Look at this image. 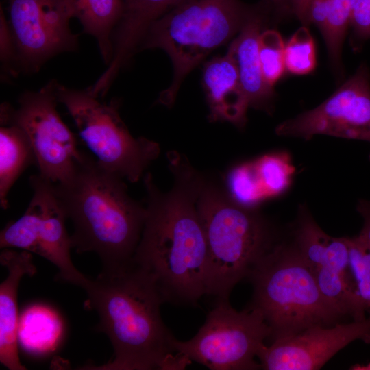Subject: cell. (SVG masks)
<instances>
[{"label":"cell","mask_w":370,"mask_h":370,"mask_svg":"<svg viewBox=\"0 0 370 370\" xmlns=\"http://www.w3.org/2000/svg\"><path fill=\"white\" fill-rule=\"evenodd\" d=\"M184 0H123V14L112 36V58L99 77L111 86L121 69L131 58L151 25Z\"/></svg>","instance_id":"cell-17"},{"label":"cell","mask_w":370,"mask_h":370,"mask_svg":"<svg viewBox=\"0 0 370 370\" xmlns=\"http://www.w3.org/2000/svg\"><path fill=\"white\" fill-rule=\"evenodd\" d=\"M0 40H1V62L9 69V71L14 73L12 68L13 62H17L16 51L13 40L10 26L1 8Z\"/></svg>","instance_id":"cell-29"},{"label":"cell","mask_w":370,"mask_h":370,"mask_svg":"<svg viewBox=\"0 0 370 370\" xmlns=\"http://www.w3.org/2000/svg\"><path fill=\"white\" fill-rule=\"evenodd\" d=\"M10 29L17 62L36 71L50 58L74 51L77 36L71 32V0H8Z\"/></svg>","instance_id":"cell-11"},{"label":"cell","mask_w":370,"mask_h":370,"mask_svg":"<svg viewBox=\"0 0 370 370\" xmlns=\"http://www.w3.org/2000/svg\"><path fill=\"white\" fill-rule=\"evenodd\" d=\"M330 10V0H311L308 11L309 24H314L323 35Z\"/></svg>","instance_id":"cell-30"},{"label":"cell","mask_w":370,"mask_h":370,"mask_svg":"<svg viewBox=\"0 0 370 370\" xmlns=\"http://www.w3.org/2000/svg\"><path fill=\"white\" fill-rule=\"evenodd\" d=\"M56 83L51 80L38 91L24 92L16 109L8 103L1 104L0 113V121L14 123L25 131L38 174L53 184L71 175L82 153L56 110Z\"/></svg>","instance_id":"cell-10"},{"label":"cell","mask_w":370,"mask_h":370,"mask_svg":"<svg viewBox=\"0 0 370 370\" xmlns=\"http://www.w3.org/2000/svg\"><path fill=\"white\" fill-rule=\"evenodd\" d=\"M84 290L86 306L97 312L96 328L110 340L114 357L81 369L182 370L192 362L175 349L176 338L160 315L164 302L153 282L132 260L103 267Z\"/></svg>","instance_id":"cell-2"},{"label":"cell","mask_w":370,"mask_h":370,"mask_svg":"<svg viewBox=\"0 0 370 370\" xmlns=\"http://www.w3.org/2000/svg\"><path fill=\"white\" fill-rule=\"evenodd\" d=\"M29 184L33 190L30 202L18 219L1 230L0 247L36 254L58 268V280L84 289L90 279L71 260V236L66 228L67 217L54 184L37 174L29 177Z\"/></svg>","instance_id":"cell-9"},{"label":"cell","mask_w":370,"mask_h":370,"mask_svg":"<svg viewBox=\"0 0 370 370\" xmlns=\"http://www.w3.org/2000/svg\"><path fill=\"white\" fill-rule=\"evenodd\" d=\"M285 43L281 34L274 29L261 32L258 39V55L261 70L267 84L273 88L282 77Z\"/></svg>","instance_id":"cell-25"},{"label":"cell","mask_w":370,"mask_h":370,"mask_svg":"<svg viewBox=\"0 0 370 370\" xmlns=\"http://www.w3.org/2000/svg\"><path fill=\"white\" fill-rule=\"evenodd\" d=\"M349 26L358 38L370 39V0H353Z\"/></svg>","instance_id":"cell-28"},{"label":"cell","mask_w":370,"mask_h":370,"mask_svg":"<svg viewBox=\"0 0 370 370\" xmlns=\"http://www.w3.org/2000/svg\"><path fill=\"white\" fill-rule=\"evenodd\" d=\"M295 169L288 153H269L233 168L227 175V190L240 204L257 208L289 188Z\"/></svg>","instance_id":"cell-14"},{"label":"cell","mask_w":370,"mask_h":370,"mask_svg":"<svg viewBox=\"0 0 370 370\" xmlns=\"http://www.w3.org/2000/svg\"><path fill=\"white\" fill-rule=\"evenodd\" d=\"M271 335L258 309L237 311L229 299H218L197 333L186 341L175 339V347L191 362L211 370L258 369L261 365L254 358Z\"/></svg>","instance_id":"cell-8"},{"label":"cell","mask_w":370,"mask_h":370,"mask_svg":"<svg viewBox=\"0 0 370 370\" xmlns=\"http://www.w3.org/2000/svg\"><path fill=\"white\" fill-rule=\"evenodd\" d=\"M58 102L64 105L79 136L97 161L132 183L138 182L158 158V143L134 137L121 119L119 101L101 102L87 89L76 90L56 83Z\"/></svg>","instance_id":"cell-7"},{"label":"cell","mask_w":370,"mask_h":370,"mask_svg":"<svg viewBox=\"0 0 370 370\" xmlns=\"http://www.w3.org/2000/svg\"><path fill=\"white\" fill-rule=\"evenodd\" d=\"M284 64L288 73L296 75H308L315 69V44L306 26L299 28L285 44Z\"/></svg>","instance_id":"cell-24"},{"label":"cell","mask_w":370,"mask_h":370,"mask_svg":"<svg viewBox=\"0 0 370 370\" xmlns=\"http://www.w3.org/2000/svg\"><path fill=\"white\" fill-rule=\"evenodd\" d=\"M279 136L324 134L370 143V75L365 64L319 106L279 124Z\"/></svg>","instance_id":"cell-12"},{"label":"cell","mask_w":370,"mask_h":370,"mask_svg":"<svg viewBox=\"0 0 370 370\" xmlns=\"http://www.w3.org/2000/svg\"><path fill=\"white\" fill-rule=\"evenodd\" d=\"M364 219L363 227L357 237L358 241L370 251V201L360 200L356 208Z\"/></svg>","instance_id":"cell-31"},{"label":"cell","mask_w":370,"mask_h":370,"mask_svg":"<svg viewBox=\"0 0 370 370\" xmlns=\"http://www.w3.org/2000/svg\"><path fill=\"white\" fill-rule=\"evenodd\" d=\"M272 0H261L252 5L251 12L230 45L227 53L234 60L249 107L269 109L273 88L265 82L258 55V39L270 15L275 12Z\"/></svg>","instance_id":"cell-15"},{"label":"cell","mask_w":370,"mask_h":370,"mask_svg":"<svg viewBox=\"0 0 370 370\" xmlns=\"http://www.w3.org/2000/svg\"><path fill=\"white\" fill-rule=\"evenodd\" d=\"M349 269L356 290L367 308H370V251L357 237L348 238Z\"/></svg>","instance_id":"cell-27"},{"label":"cell","mask_w":370,"mask_h":370,"mask_svg":"<svg viewBox=\"0 0 370 370\" xmlns=\"http://www.w3.org/2000/svg\"><path fill=\"white\" fill-rule=\"evenodd\" d=\"M251 8L240 0H184L151 25L143 48L163 49L173 65L172 83L161 92L160 103H173L186 75L241 31Z\"/></svg>","instance_id":"cell-5"},{"label":"cell","mask_w":370,"mask_h":370,"mask_svg":"<svg viewBox=\"0 0 370 370\" xmlns=\"http://www.w3.org/2000/svg\"><path fill=\"white\" fill-rule=\"evenodd\" d=\"M62 332L58 314L48 306H29L19 317L18 341L27 352L41 354L52 351Z\"/></svg>","instance_id":"cell-22"},{"label":"cell","mask_w":370,"mask_h":370,"mask_svg":"<svg viewBox=\"0 0 370 370\" xmlns=\"http://www.w3.org/2000/svg\"><path fill=\"white\" fill-rule=\"evenodd\" d=\"M353 0H330V10L323 34L328 55L335 66L340 64L341 48L348 27Z\"/></svg>","instance_id":"cell-26"},{"label":"cell","mask_w":370,"mask_h":370,"mask_svg":"<svg viewBox=\"0 0 370 370\" xmlns=\"http://www.w3.org/2000/svg\"><path fill=\"white\" fill-rule=\"evenodd\" d=\"M203 84L210 121H226L238 127H243L249 105L236 66L227 53L205 64Z\"/></svg>","instance_id":"cell-18"},{"label":"cell","mask_w":370,"mask_h":370,"mask_svg":"<svg viewBox=\"0 0 370 370\" xmlns=\"http://www.w3.org/2000/svg\"><path fill=\"white\" fill-rule=\"evenodd\" d=\"M248 278L254 287L250 306L262 314L273 341L314 325L331 326L342 317L321 295L294 245L277 244Z\"/></svg>","instance_id":"cell-6"},{"label":"cell","mask_w":370,"mask_h":370,"mask_svg":"<svg viewBox=\"0 0 370 370\" xmlns=\"http://www.w3.org/2000/svg\"><path fill=\"white\" fill-rule=\"evenodd\" d=\"M349 267L324 265L314 272L319 291L328 304L341 317L350 316L354 321L366 318L368 309L356 285L348 277Z\"/></svg>","instance_id":"cell-21"},{"label":"cell","mask_w":370,"mask_h":370,"mask_svg":"<svg viewBox=\"0 0 370 370\" xmlns=\"http://www.w3.org/2000/svg\"><path fill=\"white\" fill-rule=\"evenodd\" d=\"M173 184L162 192L144 177L146 216L132 261L153 282L163 302L195 306L206 295L208 244L197 201L204 180L187 158L167 154Z\"/></svg>","instance_id":"cell-1"},{"label":"cell","mask_w":370,"mask_h":370,"mask_svg":"<svg viewBox=\"0 0 370 370\" xmlns=\"http://www.w3.org/2000/svg\"><path fill=\"white\" fill-rule=\"evenodd\" d=\"M197 207L208 244L206 295L229 299L235 285L278 244L273 229L257 208L240 204L205 177Z\"/></svg>","instance_id":"cell-4"},{"label":"cell","mask_w":370,"mask_h":370,"mask_svg":"<svg viewBox=\"0 0 370 370\" xmlns=\"http://www.w3.org/2000/svg\"><path fill=\"white\" fill-rule=\"evenodd\" d=\"M311 0H291V10L304 24L309 25L308 11Z\"/></svg>","instance_id":"cell-32"},{"label":"cell","mask_w":370,"mask_h":370,"mask_svg":"<svg viewBox=\"0 0 370 370\" xmlns=\"http://www.w3.org/2000/svg\"><path fill=\"white\" fill-rule=\"evenodd\" d=\"M36 158L25 131L17 124L1 121L0 127V204L8 208V193L23 171Z\"/></svg>","instance_id":"cell-19"},{"label":"cell","mask_w":370,"mask_h":370,"mask_svg":"<svg viewBox=\"0 0 370 370\" xmlns=\"http://www.w3.org/2000/svg\"><path fill=\"white\" fill-rule=\"evenodd\" d=\"M335 240L319 227L306 206L299 207L294 245L313 273L325 264Z\"/></svg>","instance_id":"cell-23"},{"label":"cell","mask_w":370,"mask_h":370,"mask_svg":"<svg viewBox=\"0 0 370 370\" xmlns=\"http://www.w3.org/2000/svg\"><path fill=\"white\" fill-rule=\"evenodd\" d=\"M74 17L84 32L95 38L102 58L108 65L112 58V36L123 14V0H71Z\"/></svg>","instance_id":"cell-20"},{"label":"cell","mask_w":370,"mask_h":370,"mask_svg":"<svg viewBox=\"0 0 370 370\" xmlns=\"http://www.w3.org/2000/svg\"><path fill=\"white\" fill-rule=\"evenodd\" d=\"M272 1L278 14H279V12H285L286 11L292 12L291 0H272Z\"/></svg>","instance_id":"cell-33"},{"label":"cell","mask_w":370,"mask_h":370,"mask_svg":"<svg viewBox=\"0 0 370 370\" xmlns=\"http://www.w3.org/2000/svg\"><path fill=\"white\" fill-rule=\"evenodd\" d=\"M124 180L82 152L71 175L54 184L73 224L72 248L95 252L103 267L131 261L143 229L145 206L129 195Z\"/></svg>","instance_id":"cell-3"},{"label":"cell","mask_w":370,"mask_h":370,"mask_svg":"<svg viewBox=\"0 0 370 370\" xmlns=\"http://www.w3.org/2000/svg\"><path fill=\"white\" fill-rule=\"evenodd\" d=\"M360 340L370 344V317L332 327L314 325L302 332L277 338L258 353L267 370L319 369L339 350Z\"/></svg>","instance_id":"cell-13"},{"label":"cell","mask_w":370,"mask_h":370,"mask_svg":"<svg viewBox=\"0 0 370 370\" xmlns=\"http://www.w3.org/2000/svg\"><path fill=\"white\" fill-rule=\"evenodd\" d=\"M0 262L8 270L6 278L0 284V362L10 370H25L18 351L19 314L17 293L24 275L32 276L36 272L29 251L3 248Z\"/></svg>","instance_id":"cell-16"}]
</instances>
